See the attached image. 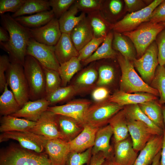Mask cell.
Returning <instances> with one entry per match:
<instances>
[{
    "label": "cell",
    "mask_w": 165,
    "mask_h": 165,
    "mask_svg": "<svg viewBox=\"0 0 165 165\" xmlns=\"http://www.w3.org/2000/svg\"><path fill=\"white\" fill-rule=\"evenodd\" d=\"M92 104L88 100L76 99L71 100L64 105L50 106L47 110L55 114L71 117L83 127L86 114Z\"/></svg>",
    "instance_id": "cell-12"
},
{
    "label": "cell",
    "mask_w": 165,
    "mask_h": 165,
    "mask_svg": "<svg viewBox=\"0 0 165 165\" xmlns=\"http://www.w3.org/2000/svg\"><path fill=\"white\" fill-rule=\"evenodd\" d=\"M113 38V32L110 31L96 51L90 57L81 62L82 65L86 66L100 60L116 58L118 53L112 47Z\"/></svg>",
    "instance_id": "cell-27"
},
{
    "label": "cell",
    "mask_w": 165,
    "mask_h": 165,
    "mask_svg": "<svg viewBox=\"0 0 165 165\" xmlns=\"http://www.w3.org/2000/svg\"><path fill=\"white\" fill-rule=\"evenodd\" d=\"M6 76L8 86L21 108L30 100L29 87L23 65L10 59Z\"/></svg>",
    "instance_id": "cell-6"
},
{
    "label": "cell",
    "mask_w": 165,
    "mask_h": 165,
    "mask_svg": "<svg viewBox=\"0 0 165 165\" xmlns=\"http://www.w3.org/2000/svg\"><path fill=\"white\" fill-rule=\"evenodd\" d=\"M82 65L77 57H73L60 64L58 71L61 79V86H67L75 75L82 69Z\"/></svg>",
    "instance_id": "cell-35"
},
{
    "label": "cell",
    "mask_w": 165,
    "mask_h": 165,
    "mask_svg": "<svg viewBox=\"0 0 165 165\" xmlns=\"http://www.w3.org/2000/svg\"><path fill=\"white\" fill-rule=\"evenodd\" d=\"M122 75L120 90L125 93H146L159 96L158 91L146 83L135 71L133 63L118 52L116 57Z\"/></svg>",
    "instance_id": "cell-2"
},
{
    "label": "cell",
    "mask_w": 165,
    "mask_h": 165,
    "mask_svg": "<svg viewBox=\"0 0 165 165\" xmlns=\"http://www.w3.org/2000/svg\"><path fill=\"white\" fill-rule=\"evenodd\" d=\"M123 108L115 114L108 123L113 131L114 142L124 140L129 137L127 119Z\"/></svg>",
    "instance_id": "cell-30"
},
{
    "label": "cell",
    "mask_w": 165,
    "mask_h": 165,
    "mask_svg": "<svg viewBox=\"0 0 165 165\" xmlns=\"http://www.w3.org/2000/svg\"><path fill=\"white\" fill-rule=\"evenodd\" d=\"M142 111L154 123L162 129L164 128L161 105L155 101L138 104Z\"/></svg>",
    "instance_id": "cell-37"
},
{
    "label": "cell",
    "mask_w": 165,
    "mask_h": 165,
    "mask_svg": "<svg viewBox=\"0 0 165 165\" xmlns=\"http://www.w3.org/2000/svg\"><path fill=\"white\" fill-rule=\"evenodd\" d=\"M163 0H155L143 9L127 14L122 19L112 24V30L123 33L131 31L142 23L148 21L153 10Z\"/></svg>",
    "instance_id": "cell-8"
},
{
    "label": "cell",
    "mask_w": 165,
    "mask_h": 165,
    "mask_svg": "<svg viewBox=\"0 0 165 165\" xmlns=\"http://www.w3.org/2000/svg\"><path fill=\"white\" fill-rule=\"evenodd\" d=\"M162 109L163 116L164 126L165 127V106H162ZM165 129V127H164Z\"/></svg>",
    "instance_id": "cell-59"
},
{
    "label": "cell",
    "mask_w": 165,
    "mask_h": 165,
    "mask_svg": "<svg viewBox=\"0 0 165 165\" xmlns=\"http://www.w3.org/2000/svg\"><path fill=\"white\" fill-rule=\"evenodd\" d=\"M77 94V93L74 87L69 85L60 87L46 95L45 98L49 102L50 105H53L68 100Z\"/></svg>",
    "instance_id": "cell-41"
},
{
    "label": "cell",
    "mask_w": 165,
    "mask_h": 165,
    "mask_svg": "<svg viewBox=\"0 0 165 165\" xmlns=\"http://www.w3.org/2000/svg\"><path fill=\"white\" fill-rule=\"evenodd\" d=\"M72 79L70 84L77 94L92 91L96 86L98 73L95 61L81 70Z\"/></svg>",
    "instance_id": "cell-13"
},
{
    "label": "cell",
    "mask_w": 165,
    "mask_h": 165,
    "mask_svg": "<svg viewBox=\"0 0 165 165\" xmlns=\"http://www.w3.org/2000/svg\"><path fill=\"white\" fill-rule=\"evenodd\" d=\"M161 152V150L156 156L151 163V165H160Z\"/></svg>",
    "instance_id": "cell-57"
},
{
    "label": "cell",
    "mask_w": 165,
    "mask_h": 165,
    "mask_svg": "<svg viewBox=\"0 0 165 165\" xmlns=\"http://www.w3.org/2000/svg\"><path fill=\"white\" fill-rule=\"evenodd\" d=\"M1 16L3 28L9 36V41L0 43L1 46L9 53L11 60L23 65L28 44L32 38L30 29L21 25L9 14Z\"/></svg>",
    "instance_id": "cell-1"
},
{
    "label": "cell",
    "mask_w": 165,
    "mask_h": 165,
    "mask_svg": "<svg viewBox=\"0 0 165 165\" xmlns=\"http://www.w3.org/2000/svg\"><path fill=\"white\" fill-rule=\"evenodd\" d=\"M113 49L131 61L136 59V49L127 37L122 33L115 31H113Z\"/></svg>",
    "instance_id": "cell-34"
},
{
    "label": "cell",
    "mask_w": 165,
    "mask_h": 165,
    "mask_svg": "<svg viewBox=\"0 0 165 165\" xmlns=\"http://www.w3.org/2000/svg\"><path fill=\"white\" fill-rule=\"evenodd\" d=\"M26 0H0L1 15L7 12L14 13L18 11L26 2Z\"/></svg>",
    "instance_id": "cell-48"
},
{
    "label": "cell",
    "mask_w": 165,
    "mask_h": 165,
    "mask_svg": "<svg viewBox=\"0 0 165 165\" xmlns=\"http://www.w3.org/2000/svg\"><path fill=\"white\" fill-rule=\"evenodd\" d=\"M8 87L7 83L0 96V114L3 116L11 115L21 108L13 93L9 89Z\"/></svg>",
    "instance_id": "cell-36"
},
{
    "label": "cell",
    "mask_w": 165,
    "mask_h": 165,
    "mask_svg": "<svg viewBox=\"0 0 165 165\" xmlns=\"http://www.w3.org/2000/svg\"><path fill=\"white\" fill-rule=\"evenodd\" d=\"M90 160V165H102L106 158L103 154L100 152L92 155Z\"/></svg>",
    "instance_id": "cell-54"
},
{
    "label": "cell",
    "mask_w": 165,
    "mask_h": 165,
    "mask_svg": "<svg viewBox=\"0 0 165 165\" xmlns=\"http://www.w3.org/2000/svg\"><path fill=\"white\" fill-rule=\"evenodd\" d=\"M155 40L158 49L159 65L165 66V28L158 34Z\"/></svg>",
    "instance_id": "cell-49"
},
{
    "label": "cell",
    "mask_w": 165,
    "mask_h": 165,
    "mask_svg": "<svg viewBox=\"0 0 165 165\" xmlns=\"http://www.w3.org/2000/svg\"><path fill=\"white\" fill-rule=\"evenodd\" d=\"M30 29L32 38L39 42L52 46L56 45L62 34L58 19L55 17L43 26Z\"/></svg>",
    "instance_id": "cell-15"
},
{
    "label": "cell",
    "mask_w": 165,
    "mask_h": 165,
    "mask_svg": "<svg viewBox=\"0 0 165 165\" xmlns=\"http://www.w3.org/2000/svg\"><path fill=\"white\" fill-rule=\"evenodd\" d=\"M114 161L118 165H133L138 156L129 137L114 142Z\"/></svg>",
    "instance_id": "cell-19"
},
{
    "label": "cell",
    "mask_w": 165,
    "mask_h": 165,
    "mask_svg": "<svg viewBox=\"0 0 165 165\" xmlns=\"http://www.w3.org/2000/svg\"><path fill=\"white\" fill-rule=\"evenodd\" d=\"M75 0H50V6L54 17L59 19L73 5Z\"/></svg>",
    "instance_id": "cell-46"
},
{
    "label": "cell",
    "mask_w": 165,
    "mask_h": 165,
    "mask_svg": "<svg viewBox=\"0 0 165 165\" xmlns=\"http://www.w3.org/2000/svg\"><path fill=\"white\" fill-rule=\"evenodd\" d=\"M99 128L85 125L81 132L68 141L71 152H83L94 146L96 133Z\"/></svg>",
    "instance_id": "cell-22"
},
{
    "label": "cell",
    "mask_w": 165,
    "mask_h": 165,
    "mask_svg": "<svg viewBox=\"0 0 165 165\" xmlns=\"http://www.w3.org/2000/svg\"><path fill=\"white\" fill-rule=\"evenodd\" d=\"M101 1L102 0H76L74 4L79 11L87 14L99 10Z\"/></svg>",
    "instance_id": "cell-47"
},
{
    "label": "cell",
    "mask_w": 165,
    "mask_h": 165,
    "mask_svg": "<svg viewBox=\"0 0 165 165\" xmlns=\"http://www.w3.org/2000/svg\"><path fill=\"white\" fill-rule=\"evenodd\" d=\"M124 107L123 106L109 102L108 99L92 104L86 114L84 125L97 128L103 127L108 123L110 119Z\"/></svg>",
    "instance_id": "cell-7"
},
{
    "label": "cell",
    "mask_w": 165,
    "mask_h": 165,
    "mask_svg": "<svg viewBox=\"0 0 165 165\" xmlns=\"http://www.w3.org/2000/svg\"><path fill=\"white\" fill-rule=\"evenodd\" d=\"M70 35L78 51L94 37L92 27L86 16L74 28Z\"/></svg>",
    "instance_id": "cell-20"
},
{
    "label": "cell",
    "mask_w": 165,
    "mask_h": 165,
    "mask_svg": "<svg viewBox=\"0 0 165 165\" xmlns=\"http://www.w3.org/2000/svg\"><path fill=\"white\" fill-rule=\"evenodd\" d=\"M125 10L130 13L141 10L146 6L143 1L141 0H124Z\"/></svg>",
    "instance_id": "cell-53"
},
{
    "label": "cell",
    "mask_w": 165,
    "mask_h": 165,
    "mask_svg": "<svg viewBox=\"0 0 165 165\" xmlns=\"http://www.w3.org/2000/svg\"><path fill=\"white\" fill-rule=\"evenodd\" d=\"M92 148L81 152H71L68 157L67 165H83L91 159Z\"/></svg>",
    "instance_id": "cell-45"
},
{
    "label": "cell",
    "mask_w": 165,
    "mask_h": 165,
    "mask_svg": "<svg viewBox=\"0 0 165 165\" xmlns=\"http://www.w3.org/2000/svg\"><path fill=\"white\" fill-rule=\"evenodd\" d=\"M55 119L61 133L68 141L74 139L83 129V127L71 117L55 114Z\"/></svg>",
    "instance_id": "cell-26"
},
{
    "label": "cell",
    "mask_w": 165,
    "mask_h": 165,
    "mask_svg": "<svg viewBox=\"0 0 165 165\" xmlns=\"http://www.w3.org/2000/svg\"><path fill=\"white\" fill-rule=\"evenodd\" d=\"M102 165H118L114 161H111L108 160L107 161L104 162Z\"/></svg>",
    "instance_id": "cell-58"
},
{
    "label": "cell",
    "mask_w": 165,
    "mask_h": 165,
    "mask_svg": "<svg viewBox=\"0 0 165 165\" xmlns=\"http://www.w3.org/2000/svg\"><path fill=\"white\" fill-rule=\"evenodd\" d=\"M163 23L164 25V26H165V22H164V23Z\"/></svg>",
    "instance_id": "cell-60"
},
{
    "label": "cell",
    "mask_w": 165,
    "mask_h": 165,
    "mask_svg": "<svg viewBox=\"0 0 165 165\" xmlns=\"http://www.w3.org/2000/svg\"><path fill=\"white\" fill-rule=\"evenodd\" d=\"M45 150L53 165H66L71 152L69 142L60 138L47 140Z\"/></svg>",
    "instance_id": "cell-16"
},
{
    "label": "cell",
    "mask_w": 165,
    "mask_h": 165,
    "mask_svg": "<svg viewBox=\"0 0 165 165\" xmlns=\"http://www.w3.org/2000/svg\"><path fill=\"white\" fill-rule=\"evenodd\" d=\"M91 92V97L95 102L106 101L110 96L109 90L105 86H96Z\"/></svg>",
    "instance_id": "cell-52"
},
{
    "label": "cell",
    "mask_w": 165,
    "mask_h": 165,
    "mask_svg": "<svg viewBox=\"0 0 165 165\" xmlns=\"http://www.w3.org/2000/svg\"><path fill=\"white\" fill-rule=\"evenodd\" d=\"M112 135V130L109 124L99 128L96 133L94 144L92 148V155L101 152L106 159H110L112 151L110 140Z\"/></svg>",
    "instance_id": "cell-24"
},
{
    "label": "cell",
    "mask_w": 165,
    "mask_h": 165,
    "mask_svg": "<svg viewBox=\"0 0 165 165\" xmlns=\"http://www.w3.org/2000/svg\"><path fill=\"white\" fill-rule=\"evenodd\" d=\"M156 96L146 93H128L120 90L115 92L108 100L110 102L124 106L139 104L146 102L156 100Z\"/></svg>",
    "instance_id": "cell-21"
},
{
    "label": "cell",
    "mask_w": 165,
    "mask_h": 165,
    "mask_svg": "<svg viewBox=\"0 0 165 165\" xmlns=\"http://www.w3.org/2000/svg\"><path fill=\"white\" fill-rule=\"evenodd\" d=\"M127 123L134 148L137 152L140 151L152 137L155 135L142 122L127 119Z\"/></svg>",
    "instance_id": "cell-17"
},
{
    "label": "cell",
    "mask_w": 165,
    "mask_h": 165,
    "mask_svg": "<svg viewBox=\"0 0 165 165\" xmlns=\"http://www.w3.org/2000/svg\"><path fill=\"white\" fill-rule=\"evenodd\" d=\"M133 63L142 79L148 84L151 83L159 65L158 49L156 41L148 47L140 58L135 59Z\"/></svg>",
    "instance_id": "cell-9"
},
{
    "label": "cell",
    "mask_w": 165,
    "mask_h": 165,
    "mask_svg": "<svg viewBox=\"0 0 165 165\" xmlns=\"http://www.w3.org/2000/svg\"><path fill=\"white\" fill-rule=\"evenodd\" d=\"M42 66L45 75L46 96L61 87V81L58 71Z\"/></svg>",
    "instance_id": "cell-43"
},
{
    "label": "cell",
    "mask_w": 165,
    "mask_h": 165,
    "mask_svg": "<svg viewBox=\"0 0 165 165\" xmlns=\"http://www.w3.org/2000/svg\"><path fill=\"white\" fill-rule=\"evenodd\" d=\"M36 122L11 115L3 116L0 119V131L30 132Z\"/></svg>",
    "instance_id": "cell-28"
},
{
    "label": "cell",
    "mask_w": 165,
    "mask_h": 165,
    "mask_svg": "<svg viewBox=\"0 0 165 165\" xmlns=\"http://www.w3.org/2000/svg\"><path fill=\"white\" fill-rule=\"evenodd\" d=\"M54 53L60 64L74 57H78L79 53L71 39L70 34L62 33L59 41L54 46Z\"/></svg>",
    "instance_id": "cell-25"
},
{
    "label": "cell",
    "mask_w": 165,
    "mask_h": 165,
    "mask_svg": "<svg viewBox=\"0 0 165 165\" xmlns=\"http://www.w3.org/2000/svg\"><path fill=\"white\" fill-rule=\"evenodd\" d=\"M9 38V33L3 27H0V42H8Z\"/></svg>",
    "instance_id": "cell-55"
},
{
    "label": "cell",
    "mask_w": 165,
    "mask_h": 165,
    "mask_svg": "<svg viewBox=\"0 0 165 165\" xmlns=\"http://www.w3.org/2000/svg\"><path fill=\"white\" fill-rule=\"evenodd\" d=\"M26 54L33 57L43 66L58 71L60 64L54 53V46L40 43L31 38L28 44Z\"/></svg>",
    "instance_id": "cell-11"
},
{
    "label": "cell",
    "mask_w": 165,
    "mask_h": 165,
    "mask_svg": "<svg viewBox=\"0 0 165 165\" xmlns=\"http://www.w3.org/2000/svg\"><path fill=\"white\" fill-rule=\"evenodd\" d=\"M163 134L154 135L140 152L133 165H149L161 150Z\"/></svg>",
    "instance_id": "cell-23"
},
{
    "label": "cell",
    "mask_w": 165,
    "mask_h": 165,
    "mask_svg": "<svg viewBox=\"0 0 165 165\" xmlns=\"http://www.w3.org/2000/svg\"><path fill=\"white\" fill-rule=\"evenodd\" d=\"M0 165H53L48 155L16 145L1 151Z\"/></svg>",
    "instance_id": "cell-3"
},
{
    "label": "cell",
    "mask_w": 165,
    "mask_h": 165,
    "mask_svg": "<svg viewBox=\"0 0 165 165\" xmlns=\"http://www.w3.org/2000/svg\"><path fill=\"white\" fill-rule=\"evenodd\" d=\"M148 21L154 23L165 22V0L163 1L152 12Z\"/></svg>",
    "instance_id": "cell-51"
},
{
    "label": "cell",
    "mask_w": 165,
    "mask_h": 165,
    "mask_svg": "<svg viewBox=\"0 0 165 165\" xmlns=\"http://www.w3.org/2000/svg\"><path fill=\"white\" fill-rule=\"evenodd\" d=\"M105 38L94 37L79 51L78 59L81 62L90 57L103 43Z\"/></svg>",
    "instance_id": "cell-44"
},
{
    "label": "cell",
    "mask_w": 165,
    "mask_h": 165,
    "mask_svg": "<svg viewBox=\"0 0 165 165\" xmlns=\"http://www.w3.org/2000/svg\"><path fill=\"white\" fill-rule=\"evenodd\" d=\"M127 119L137 120L145 124L153 132L154 135H161L163 134V129L153 122L142 111L138 104L124 106Z\"/></svg>",
    "instance_id": "cell-29"
},
{
    "label": "cell",
    "mask_w": 165,
    "mask_h": 165,
    "mask_svg": "<svg viewBox=\"0 0 165 165\" xmlns=\"http://www.w3.org/2000/svg\"><path fill=\"white\" fill-rule=\"evenodd\" d=\"M23 67L31 101L45 97V77L42 66L31 56L26 55Z\"/></svg>",
    "instance_id": "cell-4"
},
{
    "label": "cell",
    "mask_w": 165,
    "mask_h": 165,
    "mask_svg": "<svg viewBox=\"0 0 165 165\" xmlns=\"http://www.w3.org/2000/svg\"><path fill=\"white\" fill-rule=\"evenodd\" d=\"M95 63L98 73L97 86L106 87L114 80L115 69L112 66L106 63L104 59L97 61Z\"/></svg>",
    "instance_id": "cell-40"
},
{
    "label": "cell",
    "mask_w": 165,
    "mask_h": 165,
    "mask_svg": "<svg viewBox=\"0 0 165 165\" xmlns=\"http://www.w3.org/2000/svg\"><path fill=\"white\" fill-rule=\"evenodd\" d=\"M163 140L161 152L160 165H165V129H163Z\"/></svg>",
    "instance_id": "cell-56"
},
{
    "label": "cell",
    "mask_w": 165,
    "mask_h": 165,
    "mask_svg": "<svg viewBox=\"0 0 165 165\" xmlns=\"http://www.w3.org/2000/svg\"><path fill=\"white\" fill-rule=\"evenodd\" d=\"M50 105L49 102L45 97L33 101H29L19 110L11 115L36 122Z\"/></svg>",
    "instance_id": "cell-18"
},
{
    "label": "cell",
    "mask_w": 165,
    "mask_h": 165,
    "mask_svg": "<svg viewBox=\"0 0 165 165\" xmlns=\"http://www.w3.org/2000/svg\"><path fill=\"white\" fill-rule=\"evenodd\" d=\"M165 28V26L162 23H154L148 21L142 23L131 31L122 34L132 42L139 58L156 40L158 34Z\"/></svg>",
    "instance_id": "cell-5"
},
{
    "label": "cell",
    "mask_w": 165,
    "mask_h": 165,
    "mask_svg": "<svg viewBox=\"0 0 165 165\" xmlns=\"http://www.w3.org/2000/svg\"><path fill=\"white\" fill-rule=\"evenodd\" d=\"M10 63V57L6 55L0 56V92L2 93L7 83L6 72Z\"/></svg>",
    "instance_id": "cell-50"
},
{
    "label": "cell",
    "mask_w": 165,
    "mask_h": 165,
    "mask_svg": "<svg viewBox=\"0 0 165 165\" xmlns=\"http://www.w3.org/2000/svg\"><path fill=\"white\" fill-rule=\"evenodd\" d=\"M30 132L47 139L60 138L65 140L57 123L55 114L48 110L42 114Z\"/></svg>",
    "instance_id": "cell-14"
},
{
    "label": "cell",
    "mask_w": 165,
    "mask_h": 165,
    "mask_svg": "<svg viewBox=\"0 0 165 165\" xmlns=\"http://www.w3.org/2000/svg\"><path fill=\"white\" fill-rule=\"evenodd\" d=\"M123 8L122 2L120 0H102L99 11L103 16L109 22L116 23V18L120 14Z\"/></svg>",
    "instance_id": "cell-39"
},
{
    "label": "cell",
    "mask_w": 165,
    "mask_h": 165,
    "mask_svg": "<svg viewBox=\"0 0 165 165\" xmlns=\"http://www.w3.org/2000/svg\"><path fill=\"white\" fill-rule=\"evenodd\" d=\"M9 139L17 141L22 147L38 153H43L47 139L44 137L30 132L17 131L2 133L0 142Z\"/></svg>",
    "instance_id": "cell-10"
},
{
    "label": "cell",
    "mask_w": 165,
    "mask_h": 165,
    "mask_svg": "<svg viewBox=\"0 0 165 165\" xmlns=\"http://www.w3.org/2000/svg\"><path fill=\"white\" fill-rule=\"evenodd\" d=\"M49 1L26 0L25 2L16 13L11 15L15 18L24 15L37 13L51 10Z\"/></svg>",
    "instance_id": "cell-38"
},
{
    "label": "cell",
    "mask_w": 165,
    "mask_h": 165,
    "mask_svg": "<svg viewBox=\"0 0 165 165\" xmlns=\"http://www.w3.org/2000/svg\"><path fill=\"white\" fill-rule=\"evenodd\" d=\"M79 11L74 4L58 19L62 33L70 34L74 28L86 16V14L82 12L76 16Z\"/></svg>",
    "instance_id": "cell-32"
},
{
    "label": "cell",
    "mask_w": 165,
    "mask_h": 165,
    "mask_svg": "<svg viewBox=\"0 0 165 165\" xmlns=\"http://www.w3.org/2000/svg\"><path fill=\"white\" fill-rule=\"evenodd\" d=\"M54 17V13L51 9L30 16H21L14 19L24 27L33 29L44 25Z\"/></svg>",
    "instance_id": "cell-31"
},
{
    "label": "cell",
    "mask_w": 165,
    "mask_h": 165,
    "mask_svg": "<svg viewBox=\"0 0 165 165\" xmlns=\"http://www.w3.org/2000/svg\"><path fill=\"white\" fill-rule=\"evenodd\" d=\"M92 27L94 37L105 38L112 30V24L107 21L101 15L99 10L87 14Z\"/></svg>",
    "instance_id": "cell-33"
},
{
    "label": "cell",
    "mask_w": 165,
    "mask_h": 165,
    "mask_svg": "<svg viewBox=\"0 0 165 165\" xmlns=\"http://www.w3.org/2000/svg\"><path fill=\"white\" fill-rule=\"evenodd\" d=\"M151 86L158 91L160 105L165 104V66H157Z\"/></svg>",
    "instance_id": "cell-42"
}]
</instances>
